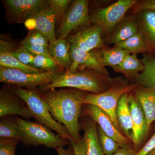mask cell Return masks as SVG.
Here are the masks:
<instances>
[{
	"label": "cell",
	"mask_w": 155,
	"mask_h": 155,
	"mask_svg": "<svg viewBox=\"0 0 155 155\" xmlns=\"http://www.w3.org/2000/svg\"><path fill=\"white\" fill-rule=\"evenodd\" d=\"M69 142L73 147L75 155H86V145L83 137L78 142H76L72 139L70 140Z\"/></svg>",
	"instance_id": "cell-36"
},
{
	"label": "cell",
	"mask_w": 155,
	"mask_h": 155,
	"mask_svg": "<svg viewBox=\"0 0 155 155\" xmlns=\"http://www.w3.org/2000/svg\"><path fill=\"white\" fill-rule=\"evenodd\" d=\"M135 91L136 98L146 117L147 134L151 124L155 121V85L148 87L140 86Z\"/></svg>",
	"instance_id": "cell-16"
},
{
	"label": "cell",
	"mask_w": 155,
	"mask_h": 155,
	"mask_svg": "<svg viewBox=\"0 0 155 155\" xmlns=\"http://www.w3.org/2000/svg\"><path fill=\"white\" fill-rule=\"evenodd\" d=\"M31 19L34 22V29L45 35L50 44L55 41L57 40L55 32L56 14L51 6L41 11Z\"/></svg>",
	"instance_id": "cell-15"
},
{
	"label": "cell",
	"mask_w": 155,
	"mask_h": 155,
	"mask_svg": "<svg viewBox=\"0 0 155 155\" xmlns=\"http://www.w3.org/2000/svg\"><path fill=\"white\" fill-rule=\"evenodd\" d=\"M19 128L23 134L22 142L25 146H45L55 149L70 144L69 140L53 133L51 130L38 122H32L16 116Z\"/></svg>",
	"instance_id": "cell-4"
},
{
	"label": "cell",
	"mask_w": 155,
	"mask_h": 155,
	"mask_svg": "<svg viewBox=\"0 0 155 155\" xmlns=\"http://www.w3.org/2000/svg\"><path fill=\"white\" fill-rule=\"evenodd\" d=\"M71 44L66 39H57L49 44L48 49L50 54L57 64L67 70L72 64L70 51Z\"/></svg>",
	"instance_id": "cell-19"
},
{
	"label": "cell",
	"mask_w": 155,
	"mask_h": 155,
	"mask_svg": "<svg viewBox=\"0 0 155 155\" xmlns=\"http://www.w3.org/2000/svg\"><path fill=\"white\" fill-rule=\"evenodd\" d=\"M155 148V132L143 147L136 152L135 155H147Z\"/></svg>",
	"instance_id": "cell-35"
},
{
	"label": "cell",
	"mask_w": 155,
	"mask_h": 155,
	"mask_svg": "<svg viewBox=\"0 0 155 155\" xmlns=\"http://www.w3.org/2000/svg\"><path fill=\"white\" fill-rule=\"evenodd\" d=\"M97 132L99 140L104 154L112 155L121 147L117 142L106 134L99 126Z\"/></svg>",
	"instance_id": "cell-28"
},
{
	"label": "cell",
	"mask_w": 155,
	"mask_h": 155,
	"mask_svg": "<svg viewBox=\"0 0 155 155\" xmlns=\"http://www.w3.org/2000/svg\"><path fill=\"white\" fill-rule=\"evenodd\" d=\"M137 2L136 0H119L107 8L98 9L90 17L91 22L99 26L103 35L111 34L126 12Z\"/></svg>",
	"instance_id": "cell-7"
},
{
	"label": "cell",
	"mask_w": 155,
	"mask_h": 155,
	"mask_svg": "<svg viewBox=\"0 0 155 155\" xmlns=\"http://www.w3.org/2000/svg\"><path fill=\"white\" fill-rule=\"evenodd\" d=\"M87 116L80 124L84 131L83 138L86 145V155H104L98 137L97 123Z\"/></svg>",
	"instance_id": "cell-17"
},
{
	"label": "cell",
	"mask_w": 155,
	"mask_h": 155,
	"mask_svg": "<svg viewBox=\"0 0 155 155\" xmlns=\"http://www.w3.org/2000/svg\"><path fill=\"white\" fill-rule=\"evenodd\" d=\"M134 7L136 13L141 10L150 9L155 11V0H145L137 2Z\"/></svg>",
	"instance_id": "cell-37"
},
{
	"label": "cell",
	"mask_w": 155,
	"mask_h": 155,
	"mask_svg": "<svg viewBox=\"0 0 155 155\" xmlns=\"http://www.w3.org/2000/svg\"><path fill=\"white\" fill-rule=\"evenodd\" d=\"M20 142L16 139L1 138L0 155H15L16 147Z\"/></svg>",
	"instance_id": "cell-32"
},
{
	"label": "cell",
	"mask_w": 155,
	"mask_h": 155,
	"mask_svg": "<svg viewBox=\"0 0 155 155\" xmlns=\"http://www.w3.org/2000/svg\"><path fill=\"white\" fill-rule=\"evenodd\" d=\"M15 43L7 41L1 39L0 41V52H10L19 48Z\"/></svg>",
	"instance_id": "cell-38"
},
{
	"label": "cell",
	"mask_w": 155,
	"mask_h": 155,
	"mask_svg": "<svg viewBox=\"0 0 155 155\" xmlns=\"http://www.w3.org/2000/svg\"><path fill=\"white\" fill-rule=\"evenodd\" d=\"M136 152L131 147H120L116 153L112 155H135Z\"/></svg>",
	"instance_id": "cell-39"
},
{
	"label": "cell",
	"mask_w": 155,
	"mask_h": 155,
	"mask_svg": "<svg viewBox=\"0 0 155 155\" xmlns=\"http://www.w3.org/2000/svg\"><path fill=\"white\" fill-rule=\"evenodd\" d=\"M5 19L11 24L24 23L50 6L48 0H5L2 1Z\"/></svg>",
	"instance_id": "cell-8"
},
{
	"label": "cell",
	"mask_w": 155,
	"mask_h": 155,
	"mask_svg": "<svg viewBox=\"0 0 155 155\" xmlns=\"http://www.w3.org/2000/svg\"><path fill=\"white\" fill-rule=\"evenodd\" d=\"M130 96L128 94H125L121 97L116 107V116L120 128L127 138L131 140L132 121L129 108Z\"/></svg>",
	"instance_id": "cell-20"
},
{
	"label": "cell",
	"mask_w": 155,
	"mask_h": 155,
	"mask_svg": "<svg viewBox=\"0 0 155 155\" xmlns=\"http://www.w3.org/2000/svg\"><path fill=\"white\" fill-rule=\"evenodd\" d=\"M107 75H102L94 70L86 69L72 72L67 70L63 74L57 75L51 83L38 87L40 92H43L59 87L75 88L93 94H100L105 91L109 84Z\"/></svg>",
	"instance_id": "cell-2"
},
{
	"label": "cell",
	"mask_w": 155,
	"mask_h": 155,
	"mask_svg": "<svg viewBox=\"0 0 155 155\" xmlns=\"http://www.w3.org/2000/svg\"><path fill=\"white\" fill-rule=\"evenodd\" d=\"M152 46H155L140 29L130 38L114 45V46L121 48L132 54L148 51L151 49Z\"/></svg>",
	"instance_id": "cell-21"
},
{
	"label": "cell",
	"mask_w": 155,
	"mask_h": 155,
	"mask_svg": "<svg viewBox=\"0 0 155 155\" xmlns=\"http://www.w3.org/2000/svg\"><path fill=\"white\" fill-rule=\"evenodd\" d=\"M56 14V22H61L72 1L70 0H48Z\"/></svg>",
	"instance_id": "cell-31"
},
{
	"label": "cell",
	"mask_w": 155,
	"mask_h": 155,
	"mask_svg": "<svg viewBox=\"0 0 155 155\" xmlns=\"http://www.w3.org/2000/svg\"><path fill=\"white\" fill-rule=\"evenodd\" d=\"M14 92L27 104L37 122L55 130L61 137L69 140L71 136L66 127L57 122L51 115L48 104L41 97L38 89L28 90L10 85Z\"/></svg>",
	"instance_id": "cell-3"
},
{
	"label": "cell",
	"mask_w": 155,
	"mask_h": 155,
	"mask_svg": "<svg viewBox=\"0 0 155 155\" xmlns=\"http://www.w3.org/2000/svg\"><path fill=\"white\" fill-rule=\"evenodd\" d=\"M137 87L136 84L123 85L112 87L102 93H87L83 100V104L98 107L110 117L115 127L119 130L121 128L116 116L118 101L123 95L135 91Z\"/></svg>",
	"instance_id": "cell-5"
},
{
	"label": "cell",
	"mask_w": 155,
	"mask_h": 155,
	"mask_svg": "<svg viewBox=\"0 0 155 155\" xmlns=\"http://www.w3.org/2000/svg\"><path fill=\"white\" fill-rule=\"evenodd\" d=\"M139 30L138 23L134 17H124L116 25L107 41L109 43L116 44L130 38Z\"/></svg>",
	"instance_id": "cell-18"
},
{
	"label": "cell",
	"mask_w": 155,
	"mask_h": 155,
	"mask_svg": "<svg viewBox=\"0 0 155 155\" xmlns=\"http://www.w3.org/2000/svg\"><path fill=\"white\" fill-rule=\"evenodd\" d=\"M103 64L105 67H113L121 64L125 57L130 54L126 50L114 46L110 48H104L101 50Z\"/></svg>",
	"instance_id": "cell-27"
},
{
	"label": "cell",
	"mask_w": 155,
	"mask_h": 155,
	"mask_svg": "<svg viewBox=\"0 0 155 155\" xmlns=\"http://www.w3.org/2000/svg\"><path fill=\"white\" fill-rule=\"evenodd\" d=\"M20 116L28 120L32 118L27 104L16 94L9 85L0 91V117Z\"/></svg>",
	"instance_id": "cell-11"
},
{
	"label": "cell",
	"mask_w": 155,
	"mask_h": 155,
	"mask_svg": "<svg viewBox=\"0 0 155 155\" xmlns=\"http://www.w3.org/2000/svg\"><path fill=\"white\" fill-rule=\"evenodd\" d=\"M0 67L17 69L28 73H39L45 72L22 64L9 52H0Z\"/></svg>",
	"instance_id": "cell-26"
},
{
	"label": "cell",
	"mask_w": 155,
	"mask_h": 155,
	"mask_svg": "<svg viewBox=\"0 0 155 155\" xmlns=\"http://www.w3.org/2000/svg\"><path fill=\"white\" fill-rule=\"evenodd\" d=\"M58 75V73L50 72L28 73L17 69L0 67L1 82L26 89H37L49 84Z\"/></svg>",
	"instance_id": "cell-6"
},
{
	"label": "cell",
	"mask_w": 155,
	"mask_h": 155,
	"mask_svg": "<svg viewBox=\"0 0 155 155\" xmlns=\"http://www.w3.org/2000/svg\"><path fill=\"white\" fill-rule=\"evenodd\" d=\"M22 44L41 45L48 47L49 41L48 38L38 31L34 29L21 42Z\"/></svg>",
	"instance_id": "cell-30"
},
{
	"label": "cell",
	"mask_w": 155,
	"mask_h": 155,
	"mask_svg": "<svg viewBox=\"0 0 155 155\" xmlns=\"http://www.w3.org/2000/svg\"><path fill=\"white\" fill-rule=\"evenodd\" d=\"M114 72L122 73L129 78H138L140 72L144 69V65L139 60L136 54H129L123 61L116 67H113Z\"/></svg>",
	"instance_id": "cell-23"
},
{
	"label": "cell",
	"mask_w": 155,
	"mask_h": 155,
	"mask_svg": "<svg viewBox=\"0 0 155 155\" xmlns=\"http://www.w3.org/2000/svg\"><path fill=\"white\" fill-rule=\"evenodd\" d=\"M57 65L55 61L48 57L37 55L34 59L32 67L45 72H57Z\"/></svg>",
	"instance_id": "cell-29"
},
{
	"label": "cell",
	"mask_w": 155,
	"mask_h": 155,
	"mask_svg": "<svg viewBox=\"0 0 155 155\" xmlns=\"http://www.w3.org/2000/svg\"><path fill=\"white\" fill-rule=\"evenodd\" d=\"M19 48L27 51L34 55L46 56L54 60L50 54L48 48L45 46L41 45L20 44L19 45Z\"/></svg>",
	"instance_id": "cell-33"
},
{
	"label": "cell",
	"mask_w": 155,
	"mask_h": 155,
	"mask_svg": "<svg viewBox=\"0 0 155 155\" xmlns=\"http://www.w3.org/2000/svg\"><path fill=\"white\" fill-rule=\"evenodd\" d=\"M9 52L22 64L32 67V63L35 56L34 55L19 48Z\"/></svg>",
	"instance_id": "cell-34"
},
{
	"label": "cell",
	"mask_w": 155,
	"mask_h": 155,
	"mask_svg": "<svg viewBox=\"0 0 155 155\" xmlns=\"http://www.w3.org/2000/svg\"><path fill=\"white\" fill-rule=\"evenodd\" d=\"M85 51L71 44L70 54L72 64L68 71L74 72L86 69L94 70L100 74L108 75L103 64L101 50Z\"/></svg>",
	"instance_id": "cell-10"
},
{
	"label": "cell",
	"mask_w": 155,
	"mask_h": 155,
	"mask_svg": "<svg viewBox=\"0 0 155 155\" xmlns=\"http://www.w3.org/2000/svg\"><path fill=\"white\" fill-rule=\"evenodd\" d=\"M147 155H155V148L151 152H150Z\"/></svg>",
	"instance_id": "cell-41"
},
{
	"label": "cell",
	"mask_w": 155,
	"mask_h": 155,
	"mask_svg": "<svg viewBox=\"0 0 155 155\" xmlns=\"http://www.w3.org/2000/svg\"><path fill=\"white\" fill-rule=\"evenodd\" d=\"M40 94L48 104L54 119L66 127L71 139L76 142L80 141L82 138L80 134L79 119L83 100L87 93L71 88L59 90L51 89Z\"/></svg>",
	"instance_id": "cell-1"
},
{
	"label": "cell",
	"mask_w": 155,
	"mask_h": 155,
	"mask_svg": "<svg viewBox=\"0 0 155 155\" xmlns=\"http://www.w3.org/2000/svg\"><path fill=\"white\" fill-rule=\"evenodd\" d=\"M88 2L76 0L71 2L61 20L58 31V39H66L73 31L91 22Z\"/></svg>",
	"instance_id": "cell-9"
},
{
	"label": "cell",
	"mask_w": 155,
	"mask_h": 155,
	"mask_svg": "<svg viewBox=\"0 0 155 155\" xmlns=\"http://www.w3.org/2000/svg\"><path fill=\"white\" fill-rule=\"evenodd\" d=\"M142 62L144 69L137 78L140 86L148 87L155 85V58L150 55L145 54Z\"/></svg>",
	"instance_id": "cell-25"
},
{
	"label": "cell",
	"mask_w": 155,
	"mask_h": 155,
	"mask_svg": "<svg viewBox=\"0 0 155 155\" xmlns=\"http://www.w3.org/2000/svg\"><path fill=\"white\" fill-rule=\"evenodd\" d=\"M8 116L1 118L0 121L1 138L16 139L22 142L23 134L19 128L16 116Z\"/></svg>",
	"instance_id": "cell-24"
},
{
	"label": "cell",
	"mask_w": 155,
	"mask_h": 155,
	"mask_svg": "<svg viewBox=\"0 0 155 155\" xmlns=\"http://www.w3.org/2000/svg\"><path fill=\"white\" fill-rule=\"evenodd\" d=\"M84 112L96 123H97L103 131L108 136L117 142L121 147H130L129 139L125 136L113 124L109 116L97 106L91 104H84Z\"/></svg>",
	"instance_id": "cell-12"
},
{
	"label": "cell",
	"mask_w": 155,
	"mask_h": 155,
	"mask_svg": "<svg viewBox=\"0 0 155 155\" xmlns=\"http://www.w3.org/2000/svg\"><path fill=\"white\" fill-rule=\"evenodd\" d=\"M129 108L132 121L131 140L133 143L134 149L137 152L147 135L146 117L135 96H130Z\"/></svg>",
	"instance_id": "cell-14"
},
{
	"label": "cell",
	"mask_w": 155,
	"mask_h": 155,
	"mask_svg": "<svg viewBox=\"0 0 155 155\" xmlns=\"http://www.w3.org/2000/svg\"><path fill=\"white\" fill-rule=\"evenodd\" d=\"M101 30L99 26L86 27L77 33L68 36L69 43L85 51L96 49H104V43L102 38Z\"/></svg>",
	"instance_id": "cell-13"
},
{
	"label": "cell",
	"mask_w": 155,
	"mask_h": 155,
	"mask_svg": "<svg viewBox=\"0 0 155 155\" xmlns=\"http://www.w3.org/2000/svg\"><path fill=\"white\" fill-rule=\"evenodd\" d=\"M55 150L58 155H75L74 149L71 143L69 145L67 149H64L63 147H60Z\"/></svg>",
	"instance_id": "cell-40"
},
{
	"label": "cell",
	"mask_w": 155,
	"mask_h": 155,
	"mask_svg": "<svg viewBox=\"0 0 155 155\" xmlns=\"http://www.w3.org/2000/svg\"><path fill=\"white\" fill-rule=\"evenodd\" d=\"M134 18L148 39L155 46V11L146 9L137 12Z\"/></svg>",
	"instance_id": "cell-22"
}]
</instances>
